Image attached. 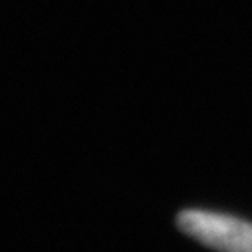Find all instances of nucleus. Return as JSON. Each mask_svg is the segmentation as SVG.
<instances>
[{
  "mask_svg": "<svg viewBox=\"0 0 252 252\" xmlns=\"http://www.w3.org/2000/svg\"><path fill=\"white\" fill-rule=\"evenodd\" d=\"M179 228L219 252H252V222L209 211H183Z\"/></svg>",
  "mask_w": 252,
  "mask_h": 252,
  "instance_id": "nucleus-1",
  "label": "nucleus"
}]
</instances>
